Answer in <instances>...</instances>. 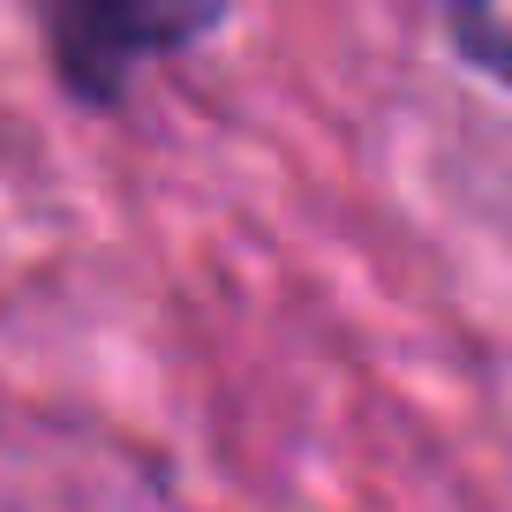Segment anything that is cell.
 Masks as SVG:
<instances>
[{
	"instance_id": "1",
	"label": "cell",
	"mask_w": 512,
	"mask_h": 512,
	"mask_svg": "<svg viewBox=\"0 0 512 512\" xmlns=\"http://www.w3.org/2000/svg\"><path fill=\"white\" fill-rule=\"evenodd\" d=\"M219 16V0H46L53 46L68 61V83L91 98H113L136 53H166Z\"/></svg>"
},
{
	"instance_id": "2",
	"label": "cell",
	"mask_w": 512,
	"mask_h": 512,
	"mask_svg": "<svg viewBox=\"0 0 512 512\" xmlns=\"http://www.w3.org/2000/svg\"><path fill=\"white\" fill-rule=\"evenodd\" d=\"M452 23H460V46L475 53L482 68H497V76L512 83V38H505V31H490V23H482V0H452Z\"/></svg>"
}]
</instances>
